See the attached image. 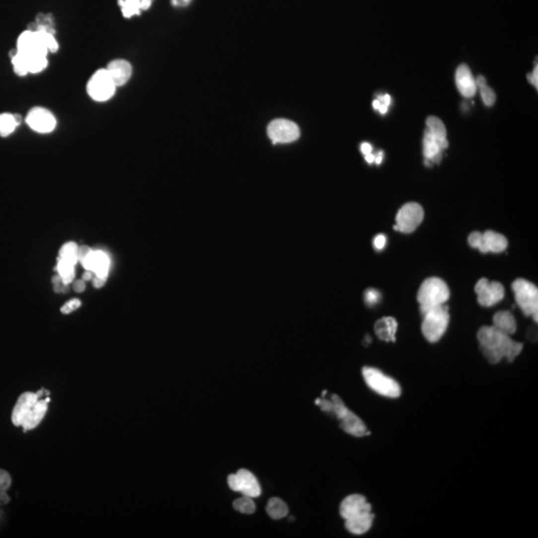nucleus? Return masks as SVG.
<instances>
[{
    "instance_id": "1",
    "label": "nucleus",
    "mask_w": 538,
    "mask_h": 538,
    "mask_svg": "<svg viewBox=\"0 0 538 538\" xmlns=\"http://www.w3.org/2000/svg\"><path fill=\"white\" fill-rule=\"evenodd\" d=\"M477 339L483 355L492 364L498 363L502 358L512 362L523 348L522 343L512 340L494 326L481 327L477 332Z\"/></svg>"
},
{
    "instance_id": "2",
    "label": "nucleus",
    "mask_w": 538,
    "mask_h": 538,
    "mask_svg": "<svg viewBox=\"0 0 538 538\" xmlns=\"http://www.w3.org/2000/svg\"><path fill=\"white\" fill-rule=\"evenodd\" d=\"M417 298L423 314L433 307L445 304L450 298V290L443 279L430 277L422 283Z\"/></svg>"
},
{
    "instance_id": "3",
    "label": "nucleus",
    "mask_w": 538,
    "mask_h": 538,
    "mask_svg": "<svg viewBox=\"0 0 538 538\" xmlns=\"http://www.w3.org/2000/svg\"><path fill=\"white\" fill-rule=\"evenodd\" d=\"M422 332L425 338L431 342H438L448 329L450 322L449 307L445 304L433 307L423 313Z\"/></svg>"
},
{
    "instance_id": "4",
    "label": "nucleus",
    "mask_w": 538,
    "mask_h": 538,
    "mask_svg": "<svg viewBox=\"0 0 538 538\" xmlns=\"http://www.w3.org/2000/svg\"><path fill=\"white\" fill-rule=\"evenodd\" d=\"M515 300L526 316H532L537 322L538 290L537 287L525 279H517L512 283Z\"/></svg>"
},
{
    "instance_id": "5",
    "label": "nucleus",
    "mask_w": 538,
    "mask_h": 538,
    "mask_svg": "<svg viewBox=\"0 0 538 538\" xmlns=\"http://www.w3.org/2000/svg\"><path fill=\"white\" fill-rule=\"evenodd\" d=\"M331 401L333 403L332 412L340 420L341 428L343 429V431L355 437L370 435V432L367 431V428L363 421L345 406V404L340 399V397H338L337 395H333Z\"/></svg>"
},
{
    "instance_id": "6",
    "label": "nucleus",
    "mask_w": 538,
    "mask_h": 538,
    "mask_svg": "<svg viewBox=\"0 0 538 538\" xmlns=\"http://www.w3.org/2000/svg\"><path fill=\"white\" fill-rule=\"evenodd\" d=\"M362 373L366 384L374 392L388 398L400 397L401 387L393 378L385 375L380 370L371 367H364Z\"/></svg>"
},
{
    "instance_id": "7",
    "label": "nucleus",
    "mask_w": 538,
    "mask_h": 538,
    "mask_svg": "<svg viewBox=\"0 0 538 538\" xmlns=\"http://www.w3.org/2000/svg\"><path fill=\"white\" fill-rule=\"evenodd\" d=\"M116 88L107 69L96 71L87 84L89 96L97 102H104L111 99L116 92Z\"/></svg>"
},
{
    "instance_id": "8",
    "label": "nucleus",
    "mask_w": 538,
    "mask_h": 538,
    "mask_svg": "<svg viewBox=\"0 0 538 538\" xmlns=\"http://www.w3.org/2000/svg\"><path fill=\"white\" fill-rule=\"evenodd\" d=\"M469 244L478 249L481 253L493 252L499 253L506 249L507 239L504 235L492 230H487L484 233L473 231L469 236Z\"/></svg>"
},
{
    "instance_id": "9",
    "label": "nucleus",
    "mask_w": 538,
    "mask_h": 538,
    "mask_svg": "<svg viewBox=\"0 0 538 538\" xmlns=\"http://www.w3.org/2000/svg\"><path fill=\"white\" fill-rule=\"evenodd\" d=\"M424 219V209L416 202L404 204L396 215L395 230L403 233H411L415 231Z\"/></svg>"
},
{
    "instance_id": "10",
    "label": "nucleus",
    "mask_w": 538,
    "mask_h": 538,
    "mask_svg": "<svg viewBox=\"0 0 538 538\" xmlns=\"http://www.w3.org/2000/svg\"><path fill=\"white\" fill-rule=\"evenodd\" d=\"M267 134L274 145L288 144L296 141L300 137V130L294 122L278 119L268 125Z\"/></svg>"
},
{
    "instance_id": "11",
    "label": "nucleus",
    "mask_w": 538,
    "mask_h": 538,
    "mask_svg": "<svg viewBox=\"0 0 538 538\" xmlns=\"http://www.w3.org/2000/svg\"><path fill=\"white\" fill-rule=\"evenodd\" d=\"M229 487L234 491H239L245 496L257 497L261 489L256 477L247 470L241 469L236 473L227 477Z\"/></svg>"
},
{
    "instance_id": "12",
    "label": "nucleus",
    "mask_w": 538,
    "mask_h": 538,
    "mask_svg": "<svg viewBox=\"0 0 538 538\" xmlns=\"http://www.w3.org/2000/svg\"><path fill=\"white\" fill-rule=\"evenodd\" d=\"M474 291L477 295L478 303L484 307L493 306L504 297L503 285L496 281L489 282L486 278H481L477 281Z\"/></svg>"
},
{
    "instance_id": "13",
    "label": "nucleus",
    "mask_w": 538,
    "mask_h": 538,
    "mask_svg": "<svg viewBox=\"0 0 538 538\" xmlns=\"http://www.w3.org/2000/svg\"><path fill=\"white\" fill-rule=\"evenodd\" d=\"M28 126L37 133H50L56 127V119L54 115L47 109L35 107L31 109L26 117Z\"/></svg>"
},
{
    "instance_id": "14",
    "label": "nucleus",
    "mask_w": 538,
    "mask_h": 538,
    "mask_svg": "<svg viewBox=\"0 0 538 538\" xmlns=\"http://www.w3.org/2000/svg\"><path fill=\"white\" fill-rule=\"evenodd\" d=\"M372 506L365 496L361 494H351L347 496L340 505V514L347 520L369 512H372Z\"/></svg>"
},
{
    "instance_id": "15",
    "label": "nucleus",
    "mask_w": 538,
    "mask_h": 538,
    "mask_svg": "<svg viewBox=\"0 0 538 538\" xmlns=\"http://www.w3.org/2000/svg\"><path fill=\"white\" fill-rule=\"evenodd\" d=\"M81 263L87 270L92 271L96 276L107 279L110 267V259L107 253L100 250H91Z\"/></svg>"
},
{
    "instance_id": "16",
    "label": "nucleus",
    "mask_w": 538,
    "mask_h": 538,
    "mask_svg": "<svg viewBox=\"0 0 538 538\" xmlns=\"http://www.w3.org/2000/svg\"><path fill=\"white\" fill-rule=\"evenodd\" d=\"M39 400L37 393L25 392L19 396L11 414V421L15 427H21L25 417Z\"/></svg>"
},
{
    "instance_id": "17",
    "label": "nucleus",
    "mask_w": 538,
    "mask_h": 538,
    "mask_svg": "<svg viewBox=\"0 0 538 538\" xmlns=\"http://www.w3.org/2000/svg\"><path fill=\"white\" fill-rule=\"evenodd\" d=\"M456 83L460 93L466 98H471L476 93L477 88L475 80L470 68L465 64L459 66V68L457 69Z\"/></svg>"
},
{
    "instance_id": "18",
    "label": "nucleus",
    "mask_w": 538,
    "mask_h": 538,
    "mask_svg": "<svg viewBox=\"0 0 538 538\" xmlns=\"http://www.w3.org/2000/svg\"><path fill=\"white\" fill-rule=\"evenodd\" d=\"M106 69L108 70L116 87L124 86L130 80L133 73L132 65L124 59H116L111 61Z\"/></svg>"
},
{
    "instance_id": "19",
    "label": "nucleus",
    "mask_w": 538,
    "mask_h": 538,
    "mask_svg": "<svg viewBox=\"0 0 538 538\" xmlns=\"http://www.w3.org/2000/svg\"><path fill=\"white\" fill-rule=\"evenodd\" d=\"M50 402V398L45 399H39L33 408L30 410L28 415L25 417L21 427L24 432L30 431L35 429L44 419L47 409H48V403Z\"/></svg>"
},
{
    "instance_id": "20",
    "label": "nucleus",
    "mask_w": 538,
    "mask_h": 538,
    "mask_svg": "<svg viewBox=\"0 0 538 538\" xmlns=\"http://www.w3.org/2000/svg\"><path fill=\"white\" fill-rule=\"evenodd\" d=\"M375 333L377 336L386 342L396 341V332L398 329V323L393 317H383L375 323Z\"/></svg>"
},
{
    "instance_id": "21",
    "label": "nucleus",
    "mask_w": 538,
    "mask_h": 538,
    "mask_svg": "<svg viewBox=\"0 0 538 538\" xmlns=\"http://www.w3.org/2000/svg\"><path fill=\"white\" fill-rule=\"evenodd\" d=\"M427 130L438 141L443 151L448 148L449 143L447 140V129L442 120L434 116L429 117L427 119Z\"/></svg>"
},
{
    "instance_id": "22",
    "label": "nucleus",
    "mask_w": 538,
    "mask_h": 538,
    "mask_svg": "<svg viewBox=\"0 0 538 538\" xmlns=\"http://www.w3.org/2000/svg\"><path fill=\"white\" fill-rule=\"evenodd\" d=\"M442 152L443 150L438 141L426 129L424 136V156L426 161H429L431 164H439L442 161Z\"/></svg>"
},
{
    "instance_id": "23",
    "label": "nucleus",
    "mask_w": 538,
    "mask_h": 538,
    "mask_svg": "<svg viewBox=\"0 0 538 538\" xmlns=\"http://www.w3.org/2000/svg\"><path fill=\"white\" fill-rule=\"evenodd\" d=\"M375 515L372 512L345 520L346 528L353 534H364L372 526Z\"/></svg>"
},
{
    "instance_id": "24",
    "label": "nucleus",
    "mask_w": 538,
    "mask_h": 538,
    "mask_svg": "<svg viewBox=\"0 0 538 538\" xmlns=\"http://www.w3.org/2000/svg\"><path fill=\"white\" fill-rule=\"evenodd\" d=\"M492 326L509 336L516 331V321L509 311H499L495 313Z\"/></svg>"
},
{
    "instance_id": "25",
    "label": "nucleus",
    "mask_w": 538,
    "mask_h": 538,
    "mask_svg": "<svg viewBox=\"0 0 538 538\" xmlns=\"http://www.w3.org/2000/svg\"><path fill=\"white\" fill-rule=\"evenodd\" d=\"M267 514L273 519H281L288 513L287 504L278 497H272L269 499L266 506Z\"/></svg>"
},
{
    "instance_id": "26",
    "label": "nucleus",
    "mask_w": 538,
    "mask_h": 538,
    "mask_svg": "<svg viewBox=\"0 0 538 538\" xmlns=\"http://www.w3.org/2000/svg\"><path fill=\"white\" fill-rule=\"evenodd\" d=\"M20 121L21 118L18 115H11L8 113L0 114V136H9L19 125Z\"/></svg>"
},
{
    "instance_id": "27",
    "label": "nucleus",
    "mask_w": 538,
    "mask_h": 538,
    "mask_svg": "<svg viewBox=\"0 0 538 538\" xmlns=\"http://www.w3.org/2000/svg\"><path fill=\"white\" fill-rule=\"evenodd\" d=\"M56 270L58 271L61 279H62V282L63 284H66L68 285L69 283H71L75 277V270H74V265L68 263L67 261L63 260V259H58V263H57V266H56Z\"/></svg>"
},
{
    "instance_id": "28",
    "label": "nucleus",
    "mask_w": 538,
    "mask_h": 538,
    "mask_svg": "<svg viewBox=\"0 0 538 538\" xmlns=\"http://www.w3.org/2000/svg\"><path fill=\"white\" fill-rule=\"evenodd\" d=\"M59 258L75 266L78 260V246L74 242H68L59 251Z\"/></svg>"
},
{
    "instance_id": "29",
    "label": "nucleus",
    "mask_w": 538,
    "mask_h": 538,
    "mask_svg": "<svg viewBox=\"0 0 538 538\" xmlns=\"http://www.w3.org/2000/svg\"><path fill=\"white\" fill-rule=\"evenodd\" d=\"M233 507L235 510L245 514H251L255 511V504L252 500V497L245 495L234 500Z\"/></svg>"
},
{
    "instance_id": "30",
    "label": "nucleus",
    "mask_w": 538,
    "mask_h": 538,
    "mask_svg": "<svg viewBox=\"0 0 538 538\" xmlns=\"http://www.w3.org/2000/svg\"><path fill=\"white\" fill-rule=\"evenodd\" d=\"M24 56L26 57V60H27L28 73L36 74V73H39V72L43 71L47 67L48 61H47L46 57H28L26 55H24Z\"/></svg>"
},
{
    "instance_id": "31",
    "label": "nucleus",
    "mask_w": 538,
    "mask_h": 538,
    "mask_svg": "<svg viewBox=\"0 0 538 538\" xmlns=\"http://www.w3.org/2000/svg\"><path fill=\"white\" fill-rule=\"evenodd\" d=\"M480 89V95H481V98H482V101L483 103L486 105V106H492L494 103H495V99H496V96H495V93L493 92V90L491 88H489L488 86H483Z\"/></svg>"
},
{
    "instance_id": "32",
    "label": "nucleus",
    "mask_w": 538,
    "mask_h": 538,
    "mask_svg": "<svg viewBox=\"0 0 538 538\" xmlns=\"http://www.w3.org/2000/svg\"><path fill=\"white\" fill-rule=\"evenodd\" d=\"M364 297H365V302L368 306H374L380 302L381 293L374 288H370L365 291Z\"/></svg>"
},
{
    "instance_id": "33",
    "label": "nucleus",
    "mask_w": 538,
    "mask_h": 538,
    "mask_svg": "<svg viewBox=\"0 0 538 538\" xmlns=\"http://www.w3.org/2000/svg\"><path fill=\"white\" fill-rule=\"evenodd\" d=\"M11 483L12 479L10 474L6 471L0 469V491H7L11 486Z\"/></svg>"
},
{
    "instance_id": "34",
    "label": "nucleus",
    "mask_w": 538,
    "mask_h": 538,
    "mask_svg": "<svg viewBox=\"0 0 538 538\" xmlns=\"http://www.w3.org/2000/svg\"><path fill=\"white\" fill-rule=\"evenodd\" d=\"M44 44L48 51L50 52H56L58 50V43L54 37V34L45 31L44 33Z\"/></svg>"
},
{
    "instance_id": "35",
    "label": "nucleus",
    "mask_w": 538,
    "mask_h": 538,
    "mask_svg": "<svg viewBox=\"0 0 538 538\" xmlns=\"http://www.w3.org/2000/svg\"><path fill=\"white\" fill-rule=\"evenodd\" d=\"M81 306V301L79 299H72L68 301L66 304H64L61 308V312L63 314H69L75 310H77Z\"/></svg>"
},
{
    "instance_id": "36",
    "label": "nucleus",
    "mask_w": 538,
    "mask_h": 538,
    "mask_svg": "<svg viewBox=\"0 0 538 538\" xmlns=\"http://www.w3.org/2000/svg\"><path fill=\"white\" fill-rule=\"evenodd\" d=\"M315 403H316V405H318L321 408V410L324 412L331 413L333 411V403L331 400L321 398V399H317Z\"/></svg>"
},
{
    "instance_id": "37",
    "label": "nucleus",
    "mask_w": 538,
    "mask_h": 538,
    "mask_svg": "<svg viewBox=\"0 0 538 538\" xmlns=\"http://www.w3.org/2000/svg\"><path fill=\"white\" fill-rule=\"evenodd\" d=\"M386 243H387V237L386 235L384 234H378L375 236L374 240H373V245H374V248L377 249V250H383L386 246Z\"/></svg>"
},
{
    "instance_id": "38",
    "label": "nucleus",
    "mask_w": 538,
    "mask_h": 538,
    "mask_svg": "<svg viewBox=\"0 0 538 538\" xmlns=\"http://www.w3.org/2000/svg\"><path fill=\"white\" fill-rule=\"evenodd\" d=\"M527 78L530 81V83L533 86H535V88L537 89V87H538V85H537L538 84V67H537V65H535V68H534L532 74H529L527 76Z\"/></svg>"
},
{
    "instance_id": "39",
    "label": "nucleus",
    "mask_w": 538,
    "mask_h": 538,
    "mask_svg": "<svg viewBox=\"0 0 538 538\" xmlns=\"http://www.w3.org/2000/svg\"><path fill=\"white\" fill-rule=\"evenodd\" d=\"M91 250H92V249L89 248V247L86 246V245H84V246L78 248V260H79V261H82V260L89 254V252H90Z\"/></svg>"
},
{
    "instance_id": "40",
    "label": "nucleus",
    "mask_w": 538,
    "mask_h": 538,
    "mask_svg": "<svg viewBox=\"0 0 538 538\" xmlns=\"http://www.w3.org/2000/svg\"><path fill=\"white\" fill-rule=\"evenodd\" d=\"M86 288V284H85V280H77L75 283H74V290L76 292H82L84 291Z\"/></svg>"
},
{
    "instance_id": "41",
    "label": "nucleus",
    "mask_w": 538,
    "mask_h": 538,
    "mask_svg": "<svg viewBox=\"0 0 538 538\" xmlns=\"http://www.w3.org/2000/svg\"><path fill=\"white\" fill-rule=\"evenodd\" d=\"M107 279L105 278H102V277H98V276H95L93 278V284H94V287L96 288H101L104 286L105 282H106Z\"/></svg>"
},
{
    "instance_id": "42",
    "label": "nucleus",
    "mask_w": 538,
    "mask_h": 538,
    "mask_svg": "<svg viewBox=\"0 0 538 538\" xmlns=\"http://www.w3.org/2000/svg\"><path fill=\"white\" fill-rule=\"evenodd\" d=\"M372 150H373V148L369 143H363L361 145V152L364 154V156H366L368 154H371Z\"/></svg>"
},
{
    "instance_id": "43",
    "label": "nucleus",
    "mask_w": 538,
    "mask_h": 538,
    "mask_svg": "<svg viewBox=\"0 0 538 538\" xmlns=\"http://www.w3.org/2000/svg\"><path fill=\"white\" fill-rule=\"evenodd\" d=\"M378 100L381 102V104H383V105L389 107V106L391 105V100H392V99H391V97H390L388 94H386V95H384V96H379Z\"/></svg>"
},
{
    "instance_id": "44",
    "label": "nucleus",
    "mask_w": 538,
    "mask_h": 538,
    "mask_svg": "<svg viewBox=\"0 0 538 538\" xmlns=\"http://www.w3.org/2000/svg\"><path fill=\"white\" fill-rule=\"evenodd\" d=\"M10 500V497L7 495L6 491H0V504H7Z\"/></svg>"
},
{
    "instance_id": "45",
    "label": "nucleus",
    "mask_w": 538,
    "mask_h": 538,
    "mask_svg": "<svg viewBox=\"0 0 538 538\" xmlns=\"http://www.w3.org/2000/svg\"><path fill=\"white\" fill-rule=\"evenodd\" d=\"M152 4V0H141L140 3V9L141 10H147L150 8Z\"/></svg>"
},
{
    "instance_id": "46",
    "label": "nucleus",
    "mask_w": 538,
    "mask_h": 538,
    "mask_svg": "<svg viewBox=\"0 0 538 538\" xmlns=\"http://www.w3.org/2000/svg\"><path fill=\"white\" fill-rule=\"evenodd\" d=\"M475 84H476V88H481L486 85V80L483 76H478L475 80Z\"/></svg>"
},
{
    "instance_id": "47",
    "label": "nucleus",
    "mask_w": 538,
    "mask_h": 538,
    "mask_svg": "<svg viewBox=\"0 0 538 538\" xmlns=\"http://www.w3.org/2000/svg\"><path fill=\"white\" fill-rule=\"evenodd\" d=\"M374 156H375V163H376L377 165H380V164L382 163V161H383L384 153H383V152H379L378 154H376V155H374Z\"/></svg>"
},
{
    "instance_id": "48",
    "label": "nucleus",
    "mask_w": 538,
    "mask_h": 538,
    "mask_svg": "<svg viewBox=\"0 0 538 538\" xmlns=\"http://www.w3.org/2000/svg\"><path fill=\"white\" fill-rule=\"evenodd\" d=\"M93 278V272L90 271V270H87L84 274H83V280L85 281H89Z\"/></svg>"
},
{
    "instance_id": "49",
    "label": "nucleus",
    "mask_w": 538,
    "mask_h": 538,
    "mask_svg": "<svg viewBox=\"0 0 538 538\" xmlns=\"http://www.w3.org/2000/svg\"><path fill=\"white\" fill-rule=\"evenodd\" d=\"M365 160L369 163V164H372L375 162V156L371 153V154H368L365 156Z\"/></svg>"
},
{
    "instance_id": "50",
    "label": "nucleus",
    "mask_w": 538,
    "mask_h": 538,
    "mask_svg": "<svg viewBox=\"0 0 538 538\" xmlns=\"http://www.w3.org/2000/svg\"><path fill=\"white\" fill-rule=\"evenodd\" d=\"M379 111H380L381 114L384 115V114H386V113L388 112V107L385 106V105H383V104H381V106H380V108H379Z\"/></svg>"
},
{
    "instance_id": "51",
    "label": "nucleus",
    "mask_w": 538,
    "mask_h": 538,
    "mask_svg": "<svg viewBox=\"0 0 538 538\" xmlns=\"http://www.w3.org/2000/svg\"><path fill=\"white\" fill-rule=\"evenodd\" d=\"M380 106H381V102H380V101H379L378 99H377V100H375V101L373 102V107H374V109H375V110H379Z\"/></svg>"
}]
</instances>
